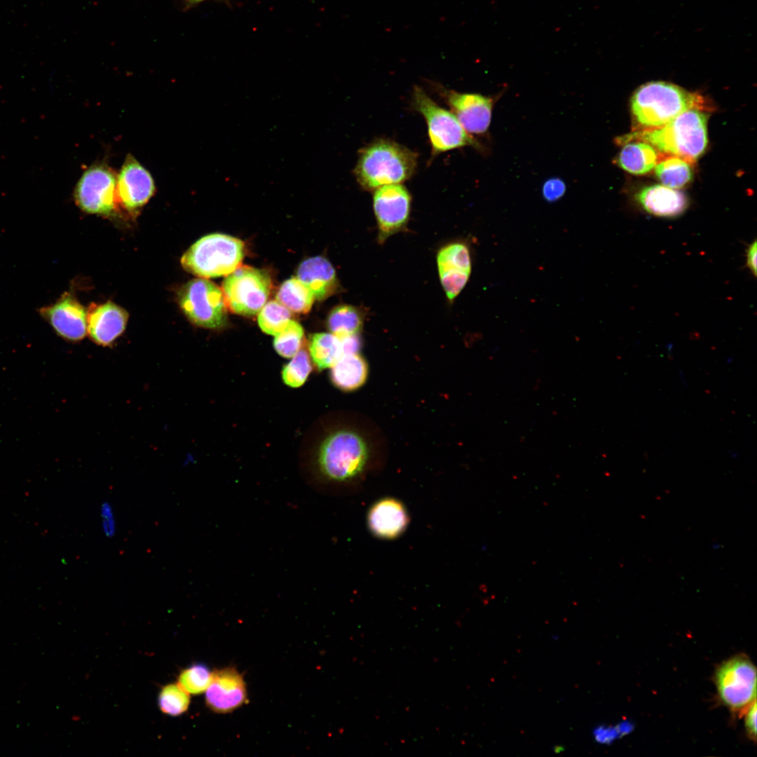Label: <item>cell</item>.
<instances>
[{"label":"cell","instance_id":"1","mask_svg":"<svg viewBox=\"0 0 757 757\" xmlns=\"http://www.w3.org/2000/svg\"><path fill=\"white\" fill-rule=\"evenodd\" d=\"M386 449L379 428L359 415L325 436L318 451L317 464L327 482L353 493L381 471Z\"/></svg>","mask_w":757,"mask_h":757},{"label":"cell","instance_id":"2","mask_svg":"<svg viewBox=\"0 0 757 757\" xmlns=\"http://www.w3.org/2000/svg\"><path fill=\"white\" fill-rule=\"evenodd\" d=\"M707 111L691 109L683 112L664 125L618 137L617 142L639 140L653 146L657 153L674 156L690 163H695L707 146Z\"/></svg>","mask_w":757,"mask_h":757},{"label":"cell","instance_id":"3","mask_svg":"<svg viewBox=\"0 0 757 757\" xmlns=\"http://www.w3.org/2000/svg\"><path fill=\"white\" fill-rule=\"evenodd\" d=\"M704 97L664 81L643 84L634 93L630 109L636 130L662 127L691 109L707 111Z\"/></svg>","mask_w":757,"mask_h":757},{"label":"cell","instance_id":"4","mask_svg":"<svg viewBox=\"0 0 757 757\" xmlns=\"http://www.w3.org/2000/svg\"><path fill=\"white\" fill-rule=\"evenodd\" d=\"M417 165L416 152L393 140L380 138L360 150L353 173L361 187L374 191L409 179Z\"/></svg>","mask_w":757,"mask_h":757},{"label":"cell","instance_id":"5","mask_svg":"<svg viewBox=\"0 0 757 757\" xmlns=\"http://www.w3.org/2000/svg\"><path fill=\"white\" fill-rule=\"evenodd\" d=\"M244 243L233 236L212 233L196 241L181 259L183 268L199 278L228 275L240 266Z\"/></svg>","mask_w":757,"mask_h":757},{"label":"cell","instance_id":"6","mask_svg":"<svg viewBox=\"0 0 757 757\" xmlns=\"http://www.w3.org/2000/svg\"><path fill=\"white\" fill-rule=\"evenodd\" d=\"M411 104L425 121L433 157L466 146L480 147L455 115L437 104L421 87H414Z\"/></svg>","mask_w":757,"mask_h":757},{"label":"cell","instance_id":"7","mask_svg":"<svg viewBox=\"0 0 757 757\" xmlns=\"http://www.w3.org/2000/svg\"><path fill=\"white\" fill-rule=\"evenodd\" d=\"M268 273L249 266H240L226 275L222 292L227 308L231 312L254 316L267 302L271 289Z\"/></svg>","mask_w":757,"mask_h":757},{"label":"cell","instance_id":"8","mask_svg":"<svg viewBox=\"0 0 757 757\" xmlns=\"http://www.w3.org/2000/svg\"><path fill=\"white\" fill-rule=\"evenodd\" d=\"M179 306L193 324L207 329L223 327L227 306L222 289L205 278L188 282L179 292Z\"/></svg>","mask_w":757,"mask_h":757},{"label":"cell","instance_id":"9","mask_svg":"<svg viewBox=\"0 0 757 757\" xmlns=\"http://www.w3.org/2000/svg\"><path fill=\"white\" fill-rule=\"evenodd\" d=\"M715 683L721 700L735 712L756 700V669L746 655H736L723 662L716 671Z\"/></svg>","mask_w":757,"mask_h":757},{"label":"cell","instance_id":"10","mask_svg":"<svg viewBox=\"0 0 757 757\" xmlns=\"http://www.w3.org/2000/svg\"><path fill=\"white\" fill-rule=\"evenodd\" d=\"M117 175L105 163H95L86 169L79 178L74 199L84 212L109 214L118 203L116 195Z\"/></svg>","mask_w":757,"mask_h":757},{"label":"cell","instance_id":"11","mask_svg":"<svg viewBox=\"0 0 757 757\" xmlns=\"http://www.w3.org/2000/svg\"><path fill=\"white\" fill-rule=\"evenodd\" d=\"M373 207L379 229V240L384 241L407 224L411 195L402 184L380 186L374 190Z\"/></svg>","mask_w":757,"mask_h":757},{"label":"cell","instance_id":"12","mask_svg":"<svg viewBox=\"0 0 757 757\" xmlns=\"http://www.w3.org/2000/svg\"><path fill=\"white\" fill-rule=\"evenodd\" d=\"M439 95L469 134L481 135L489 128L494 99L478 93H460L436 85Z\"/></svg>","mask_w":757,"mask_h":757},{"label":"cell","instance_id":"13","mask_svg":"<svg viewBox=\"0 0 757 757\" xmlns=\"http://www.w3.org/2000/svg\"><path fill=\"white\" fill-rule=\"evenodd\" d=\"M155 192L150 172L131 154H128L117 175L118 202L128 211L134 212L145 205Z\"/></svg>","mask_w":757,"mask_h":757},{"label":"cell","instance_id":"14","mask_svg":"<svg viewBox=\"0 0 757 757\" xmlns=\"http://www.w3.org/2000/svg\"><path fill=\"white\" fill-rule=\"evenodd\" d=\"M205 693L207 706L219 714L231 712L247 700L244 678L234 667L212 671L210 683Z\"/></svg>","mask_w":757,"mask_h":757},{"label":"cell","instance_id":"15","mask_svg":"<svg viewBox=\"0 0 757 757\" xmlns=\"http://www.w3.org/2000/svg\"><path fill=\"white\" fill-rule=\"evenodd\" d=\"M367 526L375 538L392 540L398 538L410 523L409 511L398 498L386 496L374 501L367 514Z\"/></svg>","mask_w":757,"mask_h":757},{"label":"cell","instance_id":"16","mask_svg":"<svg viewBox=\"0 0 757 757\" xmlns=\"http://www.w3.org/2000/svg\"><path fill=\"white\" fill-rule=\"evenodd\" d=\"M39 313L62 338L78 341L87 331V312L71 295L64 294L56 303L39 309Z\"/></svg>","mask_w":757,"mask_h":757},{"label":"cell","instance_id":"17","mask_svg":"<svg viewBox=\"0 0 757 757\" xmlns=\"http://www.w3.org/2000/svg\"><path fill=\"white\" fill-rule=\"evenodd\" d=\"M440 282L445 294L452 301L466 285L471 273L468 247L454 243L442 247L437 257Z\"/></svg>","mask_w":757,"mask_h":757},{"label":"cell","instance_id":"18","mask_svg":"<svg viewBox=\"0 0 757 757\" xmlns=\"http://www.w3.org/2000/svg\"><path fill=\"white\" fill-rule=\"evenodd\" d=\"M127 313L113 303L93 304L87 313V331L98 345L108 346L124 332Z\"/></svg>","mask_w":757,"mask_h":757},{"label":"cell","instance_id":"19","mask_svg":"<svg viewBox=\"0 0 757 757\" xmlns=\"http://www.w3.org/2000/svg\"><path fill=\"white\" fill-rule=\"evenodd\" d=\"M634 200L646 212L662 218L681 215L689 203L684 193L662 184L641 188L635 193Z\"/></svg>","mask_w":757,"mask_h":757},{"label":"cell","instance_id":"20","mask_svg":"<svg viewBox=\"0 0 757 757\" xmlns=\"http://www.w3.org/2000/svg\"><path fill=\"white\" fill-rule=\"evenodd\" d=\"M296 278L317 300L329 297L338 286L334 267L322 257H311L304 261L299 266Z\"/></svg>","mask_w":757,"mask_h":757},{"label":"cell","instance_id":"21","mask_svg":"<svg viewBox=\"0 0 757 757\" xmlns=\"http://www.w3.org/2000/svg\"><path fill=\"white\" fill-rule=\"evenodd\" d=\"M330 369L332 383L345 392L362 387L369 374L368 364L360 352L343 353Z\"/></svg>","mask_w":757,"mask_h":757},{"label":"cell","instance_id":"22","mask_svg":"<svg viewBox=\"0 0 757 757\" xmlns=\"http://www.w3.org/2000/svg\"><path fill=\"white\" fill-rule=\"evenodd\" d=\"M622 148L614 159V163L622 170L637 175L650 172L656 165L658 153L650 144L639 140L620 143Z\"/></svg>","mask_w":757,"mask_h":757},{"label":"cell","instance_id":"23","mask_svg":"<svg viewBox=\"0 0 757 757\" xmlns=\"http://www.w3.org/2000/svg\"><path fill=\"white\" fill-rule=\"evenodd\" d=\"M654 168L659 182L674 189L684 187L693 177L690 163L674 156H664V158L658 160Z\"/></svg>","mask_w":757,"mask_h":757},{"label":"cell","instance_id":"24","mask_svg":"<svg viewBox=\"0 0 757 757\" xmlns=\"http://www.w3.org/2000/svg\"><path fill=\"white\" fill-rule=\"evenodd\" d=\"M309 351L318 370L330 368L343 354L341 339L332 333H316L311 339Z\"/></svg>","mask_w":757,"mask_h":757},{"label":"cell","instance_id":"25","mask_svg":"<svg viewBox=\"0 0 757 757\" xmlns=\"http://www.w3.org/2000/svg\"><path fill=\"white\" fill-rule=\"evenodd\" d=\"M327 325L330 333L339 339L357 336L363 325V317L356 307L340 305L331 311Z\"/></svg>","mask_w":757,"mask_h":757},{"label":"cell","instance_id":"26","mask_svg":"<svg viewBox=\"0 0 757 757\" xmlns=\"http://www.w3.org/2000/svg\"><path fill=\"white\" fill-rule=\"evenodd\" d=\"M276 300L291 312L306 313L311 310L315 297L297 278L292 277L281 285Z\"/></svg>","mask_w":757,"mask_h":757},{"label":"cell","instance_id":"27","mask_svg":"<svg viewBox=\"0 0 757 757\" xmlns=\"http://www.w3.org/2000/svg\"><path fill=\"white\" fill-rule=\"evenodd\" d=\"M292 313L277 300H271L259 313L258 324L261 329L270 335L281 332L291 320Z\"/></svg>","mask_w":757,"mask_h":757},{"label":"cell","instance_id":"28","mask_svg":"<svg viewBox=\"0 0 757 757\" xmlns=\"http://www.w3.org/2000/svg\"><path fill=\"white\" fill-rule=\"evenodd\" d=\"M189 704V693L178 683L163 687L158 697L161 711L171 716H177L186 711Z\"/></svg>","mask_w":757,"mask_h":757},{"label":"cell","instance_id":"29","mask_svg":"<svg viewBox=\"0 0 757 757\" xmlns=\"http://www.w3.org/2000/svg\"><path fill=\"white\" fill-rule=\"evenodd\" d=\"M304 336L301 325L296 321L290 320L287 327L275 336L274 348L280 355L287 358L292 357L301 349Z\"/></svg>","mask_w":757,"mask_h":757},{"label":"cell","instance_id":"30","mask_svg":"<svg viewBox=\"0 0 757 757\" xmlns=\"http://www.w3.org/2000/svg\"><path fill=\"white\" fill-rule=\"evenodd\" d=\"M312 370L308 353L304 349H300L292 359L284 366L282 370V378L288 386L298 388L307 379Z\"/></svg>","mask_w":757,"mask_h":757},{"label":"cell","instance_id":"31","mask_svg":"<svg viewBox=\"0 0 757 757\" xmlns=\"http://www.w3.org/2000/svg\"><path fill=\"white\" fill-rule=\"evenodd\" d=\"M212 672L203 664H193L181 671L178 683L189 694L198 695L205 692Z\"/></svg>","mask_w":757,"mask_h":757},{"label":"cell","instance_id":"32","mask_svg":"<svg viewBox=\"0 0 757 757\" xmlns=\"http://www.w3.org/2000/svg\"><path fill=\"white\" fill-rule=\"evenodd\" d=\"M101 531L107 538H112L117 533V521L114 506L109 500H104L100 505Z\"/></svg>","mask_w":757,"mask_h":757},{"label":"cell","instance_id":"33","mask_svg":"<svg viewBox=\"0 0 757 757\" xmlns=\"http://www.w3.org/2000/svg\"><path fill=\"white\" fill-rule=\"evenodd\" d=\"M566 190V186L564 182L559 178L554 177L544 182L542 193L545 200L547 202H555L564 195Z\"/></svg>","mask_w":757,"mask_h":757},{"label":"cell","instance_id":"34","mask_svg":"<svg viewBox=\"0 0 757 757\" xmlns=\"http://www.w3.org/2000/svg\"><path fill=\"white\" fill-rule=\"evenodd\" d=\"M745 726L748 735L753 741L756 737V700L749 706L746 717Z\"/></svg>","mask_w":757,"mask_h":757},{"label":"cell","instance_id":"35","mask_svg":"<svg viewBox=\"0 0 757 757\" xmlns=\"http://www.w3.org/2000/svg\"><path fill=\"white\" fill-rule=\"evenodd\" d=\"M618 735V731L615 728L599 727L594 731V739L601 744H608L614 740Z\"/></svg>","mask_w":757,"mask_h":757},{"label":"cell","instance_id":"36","mask_svg":"<svg viewBox=\"0 0 757 757\" xmlns=\"http://www.w3.org/2000/svg\"><path fill=\"white\" fill-rule=\"evenodd\" d=\"M756 241L751 243L746 250V264L753 276L756 275Z\"/></svg>","mask_w":757,"mask_h":757},{"label":"cell","instance_id":"37","mask_svg":"<svg viewBox=\"0 0 757 757\" xmlns=\"http://www.w3.org/2000/svg\"><path fill=\"white\" fill-rule=\"evenodd\" d=\"M205 1H208V0H186V1L188 2L191 5L197 4L201 3V2ZM213 1H221V2H224V3L226 4L227 5H229L231 0H213Z\"/></svg>","mask_w":757,"mask_h":757}]
</instances>
